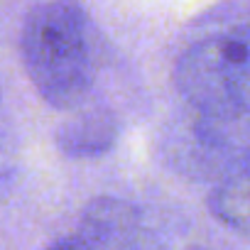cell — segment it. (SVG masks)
<instances>
[{"mask_svg": "<svg viewBox=\"0 0 250 250\" xmlns=\"http://www.w3.org/2000/svg\"><path fill=\"white\" fill-rule=\"evenodd\" d=\"M20 52L42 101L57 110L83 108L93 86V62L71 8L54 0L35 5L22 22Z\"/></svg>", "mask_w": 250, "mask_h": 250, "instance_id": "6da1fadb", "label": "cell"}, {"mask_svg": "<svg viewBox=\"0 0 250 250\" xmlns=\"http://www.w3.org/2000/svg\"><path fill=\"white\" fill-rule=\"evenodd\" d=\"M174 86L196 113L250 120V27L216 32L187 47L174 64Z\"/></svg>", "mask_w": 250, "mask_h": 250, "instance_id": "7a4b0ae2", "label": "cell"}, {"mask_svg": "<svg viewBox=\"0 0 250 250\" xmlns=\"http://www.w3.org/2000/svg\"><path fill=\"white\" fill-rule=\"evenodd\" d=\"M187 110V120L172 135L179 167L196 174L204 172L216 182L250 155V120H226Z\"/></svg>", "mask_w": 250, "mask_h": 250, "instance_id": "3957f363", "label": "cell"}, {"mask_svg": "<svg viewBox=\"0 0 250 250\" xmlns=\"http://www.w3.org/2000/svg\"><path fill=\"white\" fill-rule=\"evenodd\" d=\"M79 235L91 250H135L143 238L140 213L125 201L98 196L83 208Z\"/></svg>", "mask_w": 250, "mask_h": 250, "instance_id": "277c9868", "label": "cell"}, {"mask_svg": "<svg viewBox=\"0 0 250 250\" xmlns=\"http://www.w3.org/2000/svg\"><path fill=\"white\" fill-rule=\"evenodd\" d=\"M118 115L110 108H79L57 128V147L66 157H101L118 143Z\"/></svg>", "mask_w": 250, "mask_h": 250, "instance_id": "5b68a950", "label": "cell"}, {"mask_svg": "<svg viewBox=\"0 0 250 250\" xmlns=\"http://www.w3.org/2000/svg\"><path fill=\"white\" fill-rule=\"evenodd\" d=\"M206 204L216 221L250 240V155L213 182Z\"/></svg>", "mask_w": 250, "mask_h": 250, "instance_id": "8992f818", "label": "cell"}, {"mask_svg": "<svg viewBox=\"0 0 250 250\" xmlns=\"http://www.w3.org/2000/svg\"><path fill=\"white\" fill-rule=\"evenodd\" d=\"M44 250H91V248H88V243H86L79 233H74V235H66V238L52 243V245L44 248Z\"/></svg>", "mask_w": 250, "mask_h": 250, "instance_id": "52a82bcc", "label": "cell"}]
</instances>
